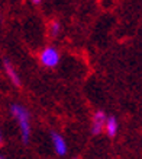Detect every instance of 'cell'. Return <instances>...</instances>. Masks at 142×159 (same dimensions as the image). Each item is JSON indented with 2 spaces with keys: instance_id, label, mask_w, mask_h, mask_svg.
Wrapping results in <instances>:
<instances>
[{
  "instance_id": "6",
  "label": "cell",
  "mask_w": 142,
  "mask_h": 159,
  "mask_svg": "<svg viewBox=\"0 0 142 159\" xmlns=\"http://www.w3.org/2000/svg\"><path fill=\"white\" fill-rule=\"evenodd\" d=\"M104 129H106V133L109 137H115L116 133H118V120L116 117H109L104 121Z\"/></svg>"
},
{
  "instance_id": "8",
  "label": "cell",
  "mask_w": 142,
  "mask_h": 159,
  "mask_svg": "<svg viewBox=\"0 0 142 159\" xmlns=\"http://www.w3.org/2000/svg\"><path fill=\"white\" fill-rule=\"evenodd\" d=\"M32 3L33 5H39V3H41V0H32Z\"/></svg>"
},
{
  "instance_id": "2",
  "label": "cell",
  "mask_w": 142,
  "mask_h": 159,
  "mask_svg": "<svg viewBox=\"0 0 142 159\" xmlns=\"http://www.w3.org/2000/svg\"><path fill=\"white\" fill-rule=\"evenodd\" d=\"M41 63L47 67H55L60 63V53L52 47H47L41 53Z\"/></svg>"
},
{
  "instance_id": "10",
  "label": "cell",
  "mask_w": 142,
  "mask_h": 159,
  "mask_svg": "<svg viewBox=\"0 0 142 159\" xmlns=\"http://www.w3.org/2000/svg\"><path fill=\"white\" fill-rule=\"evenodd\" d=\"M0 159H3V156H0Z\"/></svg>"
},
{
  "instance_id": "5",
  "label": "cell",
  "mask_w": 142,
  "mask_h": 159,
  "mask_svg": "<svg viewBox=\"0 0 142 159\" xmlns=\"http://www.w3.org/2000/svg\"><path fill=\"white\" fill-rule=\"evenodd\" d=\"M3 66H5L6 73H7V76L10 77V80L13 82L15 86H20L22 83H20V79H19V76H18L16 70L13 69V64H12L9 60H5V61H3Z\"/></svg>"
},
{
  "instance_id": "4",
  "label": "cell",
  "mask_w": 142,
  "mask_h": 159,
  "mask_svg": "<svg viewBox=\"0 0 142 159\" xmlns=\"http://www.w3.org/2000/svg\"><path fill=\"white\" fill-rule=\"evenodd\" d=\"M104 121H106V114L103 111H97L93 117V123H91V133L93 134H99L102 133L104 127Z\"/></svg>"
},
{
  "instance_id": "7",
  "label": "cell",
  "mask_w": 142,
  "mask_h": 159,
  "mask_svg": "<svg viewBox=\"0 0 142 159\" xmlns=\"http://www.w3.org/2000/svg\"><path fill=\"white\" fill-rule=\"evenodd\" d=\"M60 29H61L60 24H58L57 20H54V22L51 24V35L52 37H57V35L60 34Z\"/></svg>"
},
{
  "instance_id": "9",
  "label": "cell",
  "mask_w": 142,
  "mask_h": 159,
  "mask_svg": "<svg viewBox=\"0 0 142 159\" xmlns=\"http://www.w3.org/2000/svg\"><path fill=\"white\" fill-rule=\"evenodd\" d=\"M0 145H2V131H0Z\"/></svg>"
},
{
  "instance_id": "1",
  "label": "cell",
  "mask_w": 142,
  "mask_h": 159,
  "mask_svg": "<svg viewBox=\"0 0 142 159\" xmlns=\"http://www.w3.org/2000/svg\"><path fill=\"white\" fill-rule=\"evenodd\" d=\"M10 111H12L13 117L18 120V123H19L23 143H28L29 137H31V125H29V112H28V110L22 105L13 104V105L10 107Z\"/></svg>"
},
{
  "instance_id": "3",
  "label": "cell",
  "mask_w": 142,
  "mask_h": 159,
  "mask_svg": "<svg viewBox=\"0 0 142 159\" xmlns=\"http://www.w3.org/2000/svg\"><path fill=\"white\" fill-rule=\"evenodd\" d=\"M51 139H52V145H54L55 153L60 155V156H64L67 153V143H65V140L62 139V136L55 133V131H52Z\"/></svg>"
}]
</instances>
